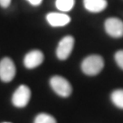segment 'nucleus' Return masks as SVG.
<instances>
[{"instance_id":"1","label":"nucleus","mask_w":123,"mask_h":123,"mask_svg":"<svg viewBox=\"0 0 123 123\" xmlns=\"http://www.w3.org/2000/svg\"><path fill=\"white\" fill-rule=\"evenodd\" d=\"M104 68V59L99 55H90L85 57L81 63V70L85 75L96 76Z\"/></svg>"},{"instance_id":"4","label":"nucleus","mask_w":123,"mask_h":123,"mask_svg":"<svg viewBox=\"0 0 123 123\" xmlns=\"http://www.w3.org/2000/svg\"><path fill=\"white\" fill-rule=\"evenodd\" d=\"M104 28L108 35L114 37L120 38L123 37V21L118 18H110L105 20Z\"/></svg>"},{"instance_id":"6","label":"nucleus","mask_w":123,"mask_h":123,"mask_svg":"<svg viewBox=\"0 0 123 123\" xmlns=\"http://www.w3.org/2000/svg\"><path fill=\"white\" fill-rule=\"evenodd\" d=\"M30 88L26 85H21L14 92L13 97H12V103L14 106L18 108H24L28 104V102L30 100Z\"/></svg>"},{"instance_id":"2","label":"nucleus","mask_w":123,"mask_h":123,"mask_svg":"<svg viewBox=\"0 0 123 123\" xmlns=\"http://www.w3.org/2000/svg\"><path fill=\"white\" fill-rule=\"evenodd\" d=\"M49 84L52 89L58 96L67 98L72 93V86L68 80L61 76H54L49 80Z\"/></svg>"},{"instance_id":"3","label":"nucleus","mask_w":123,"mask_h":123,"mask_svg":"<svg viewBox=\"0 0 123 123\" xmlns=\"http://www.w3.org/2000/svg\"><path fill=\"white\" fill-rule=\"evenodd\" d=\"M75 39L72 36H66L62 38L57 45L56 55L58 59L66 60L70 56L72 50L74 49Z\"/></svg>"},{"instance_id":"7","label":"nucleus","mask_w":123,"mask_h":123,"mask_svg":"<svg viewBox=\"0 0 123 123\" xmlns=\"http://www.w3.org/2000/svg\"><path fill=\"white\" fill-rule=\"evenodd\" d=\"M46 19L51 26L60 27L65 26L70 23L71 18L65 12H51L47 14Z\"/></svg>"},{"instance_id":"8","label":"nucleus","mask_w":123,"mask_h":123,"mask_svg":"<svg viewBox=\"0 0 123 123\" xmlns=\"http://www.w3.org/2000/svg\"><path fill=\"white\" fill-rule=\"evenodd\" d=\"M44 61V54L38 49L31 50L24 57V66L26 68H35L40 66Z\"/></svg>"},{"instance_id":"16","label":"nucleus","mask_w":123,"mask_h":123,"mask_svg":"<svg viewBox=\"0 0 123 123\" xmlns=\"http://www.w3.org/2000/svg\"><path fill=\"white\" fill-rule=\"evenodd\" d=\"M5 123H9V122H5Z\"/></svg>"},{"instance_id":"5","label":"nucleus","mask_w":123,"mask_h":123,"mask_svg":"<svg viewBox=\"0 0 123 123\" xmlns=\"http://www.w3.org/2000/svg\"><path fill=\"white\" fill-rule=\"evenodd\" d=\"M16 76V66L10 57H3L0 61V79L10 82Z\"/></svg>"},{"instance_id":"10","label":"nucleus","mask_w":123,"mask_h":123,"mask_svg":"<svg viewBox=\"0 0 123 123\" xmlns=\"http://www.w3.org/2000/svg\"><path fill=\"white\" fill-rule=\"evenodd\" d=\"M75 6V0H56V7L61 12H68Z\"/></svg>"},{"instance_id":"12","label":"nucleus","mask_w":123,"mask_h":123,"mask_svg":"<svg viewBox=\"0 0 123 123\" xmlns=\"http://www.w3.org/2000/svg\"><path fill=\"white\" fill-rule=\"evenodd\" d=\"M34 123H57V121L51 115L47 113H40L36 117Z\"/></svg>"},{"instance_id":"13","label":"nucleus","mask_w":123,"mask_h":123,"mask_svg":"<svg viewBox=\"0 0 123 123\" xmlns=\"http://www.w3.org/2000/svg\"><path fill=\"white\" fill-rule=\"evenodd\" d=\"M114 58L117 65L123 70V49L119 50V51H117L115 53Z\"/></svg>"},{"instance_id":"11","label":"nucleus","mask_w":123,"mask_h":123,"mask_svg":"<svg viewBox=\"0 0 123 123\" xmlns=\"http://www.w3.org/2000/svg\"><path fill=\"white\" fill-rule=\"evenodd\" d=\"M111 101L116 107L123 110V89H116L111 93Z\"/></svg>"},{"instance_id":"15","label":"nucleus","mask_w":123,"mask_h":123,"mask_svg":"<svg viewBox=\"0 0 123 123\" xmlns=\"http://www.w3.org/2000/svg\"><path fill=\"white\" fill-rule=\"evenodd\" d=\"M28 3L32 6H39L41 3H42V1L43 0H26Z\"/></svg>"},{"instance_id":"14","label":"nucleus","mask_w":123,"mask_h":123,"mask_svg":"<svg viewBox=\"0 0 123 123\" xmlns=\"http://www.w3.org/2000/svg\"><path fill=\"white\" fill-rule=\"evenodd\" d=\"M12 0H0V6L3 8H7L10 4H11Z\"/></svg>"},{"instance_id":"9","label":"nucleus","mask_w":123,"mask_h":123,"mask_svg":"<svg viewBox=\"0 0 123 123\" xmlns=\"http://www.w3.org/2000/svg\"><path fill=\"white\" fill-rule=\"evenodd\" d=\"M84 7L90 13H99L108 6L107 0H83Z\"/></svg>"}]
</instances>
